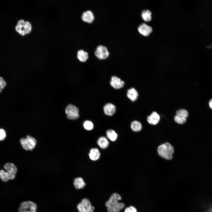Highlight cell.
Masks as SVG:
<instances>
[{
  "instance_id": "obj_1",
  "label": "cell",
  "mask_w": 212,
  "mask_h": 212,
  "mask_svg": "<svg viewBox=\"0 0 212 212\" xmlns=\"http://www.w3.org/2000/svg\"><path fill=\"white\" fill-rule=\"evenodd\" d=\"M158 155L167 160H171L174 152L173 147L169 143L166 142L159 146L158 148Z\"/></svg>"
},
{
  "instance_id": "obj_2",
  "label": "cell",
  "mask_w": 212,
  "mask_h": 212,
  "mask_svg": "<svg viewBox=\"0 0 212 212\" xmlns=\"http://www.w3.org/2000/svg\"><path fill=\"white\" fill-rule=\"evenodd\" d=\"M15 29L18 33L24 36L30 32L32 26L29 21H25L23 20H20L18 21Z\"/></svg>"
},
{
  "instance_id": "obj_3",
  "label": "cell",
  "mask_w": 212,
  "mask_h": 212,
  "mask_svg": "<svg viewBox=\"0 0 212 212\" xmlns=\"http://www.w3.org/2000/svg\"><path fill=\"white\" fill-rule=\"evenodd\" d=\"M20 142L22 148L27 150H32L37 144L36 140L30 135L27 136L26 138H21Z\"/></svg>"
},
{
  "instance_id": "obj_4",
  "label": "cell",
  "mask_w": 212,
  "mask_h": 212,
  "mask_svg": "<svg viewBox=\"0 0 212 212\" xmlns=\"http://www.w3.org/2000/svg\"><path fill=\"white\" fill-rule=\"evenodd\" d=\"M37 206L34 202L27 201L21 203L18 209L19 212H36Z\"/></svg>"
},
{
  "instance_id": "obj_5",
  "label": "cell",
  "mask_w": 212,
  "mask_h": 212,
  "mask_svg": "<svg viewBox=\"0 0 212 212\" xmlns=\"http://www.w3.org/2000/svg\"><path fill=\"white\" fill-rule=\"evenodd\" d=\"M77 208L79 212H93L95 208L87 198L83 199L78 204Z\"/></svg>"
},
{
  "instance_id": "obj_6",
  "label": "cell",
  "mask_w": 212,
  "mask_h": 212,
  "mask_svg": "<svg viewBox=\"0 0 212 212\" xmlns=\"http://www.w3.org/2000/svg\"><path fill=\"white\" fill-rule=\"evenodd\" d=\"M79 110L76 106L72 105H68L65 109L67 118L70 120H76L79 117Z\"/></svg>"
},
{
  "instance_id": "obj_7",
  "label": "cell",
  "mask_w": 212,
  "mask_h": 212,
  "mask_svg": "<svg viewBox=\"0 0 212 212\" xmlns=\"http://www.w3.org/2000/svg\"><path fill=\"white\" fill-rule=\"evenodd\" d=\"M95 54L99 59H105L107 58L109 55V52L107 48L102 45L98 46L95 51Z\"/></svg>"
},
{
  "instance_id": "obj_8",
  "label": "cell",
  "mask_w": 212,
  "mask_h": 212,
  "mask_svg": "<svg viewBox=\"0 0 212 212\" xmlns=\"http://www.w3.org/2000/svg\"><path fill=\"white\" fill-rule=\"evenodd\" d=\"M4 168L6 170L10 179H14L17 171V168L15 165L11 163H7L4 165Z\"/></svg>"
},
{
  "instance_id": "obj_9",
  "label": "cell",
  "mask_w": 212,
  "mask_h": 212,
  "mask_svg": "<svg viewBox=\"0 0 212 212\" xmlns=\"http://www.w3.org/2000/svg\"><path fill=\"white\" fill-rule=\"evenodd\" d=\"M121 199V196L116 193H113L110 197L109 200L105 203L107 208L111 207L118 202Z\"/></svg>"
},
{
  "instance_id": "obj_10",
  "label": "cell",
  "mask_w": 212,
  "mask_h": 212,
  "mask_svg": "<svg viewBox=\"0 0 212 212\" xmlns=\"http://www.w3.org/2000/svg\"><path fill=\"white\" fill-rule=\"evenodd\" d=\"M124 84L123 81L116 76L112 77L110 82L111 86L115 89H119L122 87Z\"/></svg>"
},
{
  "instance_id": "obj_11",
  "label": "cell",
  "mask_w": 212,
  "mask_h": 212,
  "mask_svg": "<svg viewBox=\"0 0 212 212\" xmlns=\"http://www.w3.org/2000/svg\"><path fill=\"white\" fill-rule=\"evenodd\" d=\"M138 29L140 34L145 36H148L152 31V28L145 23L140 25Z\"/></svg>"
},
{
  "instance_id": "obj_12",
  "label": "cell",
  "mask_w": 212,
  "mask_h": 212,
  "mask_svg": "<svg viewBox=\"0 0 212 212\" xmlns=\"http://www.w3.org/2000/svg\"><path fill=\"white\" fill-rule=\"evenodd\" d=\"M147 120L149 124L155 125L159 122L160 120V116L157 112H153L148 117Z\"/></svg>"
},
{
  "instance_id": "obj_13",
  "label": "cell",
  "mask_w": 212,
  "mask_h": 212,
  "mask_svg": "<svg viewBox=\"0 0 212 212\" xmlns=\"http://www.w3.org/2000/svg\"><path fill=\"white\" fill-rule=\"evenodd\" d=\"M105 113L108 116H112L115 113L116 111V107L114 105L111 103L106 104L103 108Z\"/></svg>"
},
{
  "instance_id": "obj_14",
  "label": "cell",
  "mask_w": 212,
  "mask_h": 212,
  "mask_svg": "<svg viewBox=\"0 0 212 212\" xmlns=\"http://www.w3.org/2000/svg\"><path fill=\"white\" fill-rule=\"evenodd\" d=\"M82 19L83 21L85 22L91 23L94 19V16L92 12L88 10L83 13Z\"/></svg>"
},
{
  "instance_id": "obj_15",
  "label": "cell",
  "mask_w": 212,
  "mask_h": 212,
  "mask_svg": "<svg viewBox=\"0 0 212 212\" xmlns=\"http://www.w3.org/2000/svg\"><path fill=\"white\" fill-rule=\"evenodd\" d=\"M127 95L130 100L132 101H134L137 98L138 93L136 89L134 88H132L128 90Z\"/></svg>"
},
{
  "instance_id": "obj_16",
  "label": "cell",
  "mask_w": 212,
  "mask_h": 212,
  "mask_svg": "<svg viewBox=\"0 0 212 212\" xmlns=\"http://www.w3.org/2000/svg\"><path fill=\"white\" fill-rule=\"evenodd\" d=\"M90 158L92 160L95 161L98 160L100 156V153L97 148L91 149L89 153Z\"/></svg>"
},
{
  "instance_id": "obj_17",
  "label": "cell",
  "mask_w": 212,
  "mask_h": 212,
  "mask_svg": "<svg viewBox=\"0 0 212 212\" xmlns=\"http://www.w3.org/2000/svg\"><path fill=\"white\" fill-rule=\"evenodd\" d=\"M124 204L122 202H118L115 205L107 208L108 212H119L125 207Z\"/></svg>"
},
{
  "instance_id": "obj_18",
  "label": "cell",
  "mask_w": 212,
  "mask_h": 212,
  "mask_svg": "<svg viewBox=\"0 0 212 212\" xmlns=\"http://www.w3.org/2000/svg\"><path fill=\"white\" fill-rule=\"evenodd\" d=\"M74 186L77 189H80L84 188L86 184L83 179L81 177L75 178L73 182Z\"/></svg>"
},
{
  "instance_id": "obj_19",
  "label": "cell",
  "mask_w": 212,
  "mask_h": 212,
  "mask_svg": "<svg viewBox=\"0 0 212 212\" xmlns=\"http://www.w3.org/2000/svg\"><path fill=\"white\" fill-rule=\"evenodd\" d=\"M97 144L102 149H105L108 146L109 142L107 138L104 136L100 137L97 141Z\"/></svg>"
},
{
  "instance_id": "obj_20",
  "label": "cell",
  "mask_w": 212,
  "mask_h": 212,
  "mask_svg": "<svg viewBox=\"0 0 212 212\" xmlns=\"http://www.w3.org/2000/svg\"><path fill=\"white\" fill-rule=\"evenodd\" d=\"M77 57L80 61L85 62L88 58V54L87 52L82 50H80L77 52Z\"/></svg>"
},
{
  "instance_id": "obj_21",
  "label": "cell",
  "mask_w": 212,
  "mask_h": 212,
  "mask_svg": "<svg viewBox=\"0 0 212 212\" xmlns=\"http://www.w3.org/2000/svg\"><path fill=\"white\" fill-rule=\"evenodd\" d=\"M130 127L132 131L135 132H138L141 130L142 125L140 122L134 120L131 123Z\"/></svg>"
},
{
  "instance_id": "obj_22",
  "label": "cell",
  "mask_w": 212,
  "mask_h": 212,
  "mask_svg": "<svg viewBox=\"0 0 212 212\" xmlns=\"http://www.w3.org/2000/svg\"><path fill=\"white\" fill-rule=\"evenodd\" d=\"M106 135L107 138L112 141H115L117 137V133L112 130H108L106 132Z\"/></svg>"
},
{
  "instance_id": "obj_23",
  "label": "cell",
  "mask_w": 212,
  "mask_h": 212,
  "mask_svg": "<svg viewBox=\"0 0 212 212\" xmlns=\"http://www.w3.org/2000/svg\"><path fill=\"white\" fill-rule=\"evenodd\" d=\"M151 12L148 10L143 11L141 14L143 19L145 21H149L151 19Z\"/></svg>"
},
{
  "instance_id": "obj_24",
  "label": "cell",
  "mask_w": 212,
  "mask_h": 212,
  "mask_svg": "<svg viewBox=\"0 0 212 212\" xmlns=\"http://www.w3.org/2000/svg\"><path fill=\"white\" fill-rule=\"evenodd\" d=\"M0 178L3 182H6L10 180L6 172L3 170H0Z\"/></svg>"
},
{
  "instance_id": "obj_25",
  "label": "cell",
  "mask_w": 212,
  "mask_h": 212,
  "mask_svg": "<svg viewBox=\"0 0 212 212\" xmlns=\"http://www.w3.org/2000/svg\"><path fill=\"white\" fill-rule=\"evenodd\" d=\"M83 126L86 130H90L93 128V124L92 122L90 120H86L83 123Z\"/></svg>"
},
{
  "instance_id": "obj_26",
  "label": "cell",
  "mask_w": 212,
  "mask_h": 212,
  "mask_svg": "<svg viewBox=\"0 0 212 212\" xmlns=\"http://www.w3.org/2000/svg\"><path fill=\"white\" fill-rule=\"evenodd\" d=\"M176 115L186 118L188 116V112L185 109H181L177 111Z\"/></svg>"
},
{
  "instance_id": "obj_27",
  "label": "cell",
  "mask_w": 212,
  "mask_h": 212,
  "mask_svg": "<svg viewBox=\"0 0 212 212\" xmlns=\"http://www.w3.org/2000/svg\"><path fill=\"white\" fill-rule=\"evenodd\" d=\"M174 120L176 122L180 124H184L186 121V118L177 115H175V116Z\"/></svg>"
},
{
  "instance_id": "obj_28",
  "label": "cell",
  "mask_w": 212,
  "mask_h": 212,
  "mask_svg": "<svg viewBox=\"0 0 212 212\" xmlns=\"http://www.w3.org/2000/svg\"><path fill=\"white\" fill-rule=\"evenodd\" d=\"M6 134L5 131L2 129H0V141L4 140L6 137Z\"/></svg>"
},
{
  "instance_id": "obj_29",
  "label": "cell",
  "mask_w": 212,
  "mask_h": 212,
  "mask_svg": "<svg viewBox=\"0 0 212 212\" xmlns=\"http://www.w3.org/2000/svg\"><path fill=\"white\" fill-rule=\"evenodd\" d=\"M124 212H137V211L134 207L131 206L126 208Z\"/></svg>"
},
{
  "instance_id": "obj_30",
  "label": "cell",
  "mask_w": 212,
  "mask_h": 212,
  "mask_svg": "<svg viewBox=\"0 0 212 212\" xmlns=\"http://www.w3.org/2000/svg\"><path fill=\"white\" fill-rule=\"evenodd\" d=\"M6 85V82L3 78L0 77V89H3Z\"/></svg>"
},
{
  "instance_id": "obj_31",
  "label": "cell",
  "mask_w": 212,
  "mask_h": 212,
  "mask_svg": "<svg viewBox=\"0 0 212 212\" xmlns=\"http://www.w3.org/2000/svg\"><path fill=\"white\" fill-rule=\"evenodd\" d=\"M205 212H212V204L209 206L208 208Z\"/></svg>"
},
{
  "instance_id": "obj_32",
  "label": "cell",
  "mask_w": 212,
  "mask_h": 212,
  "mask_svg": "<svg viewBox=\"0 0 212 212\" xmlns=\"http://www.w3.org/2000/svg\"><path fill=\"white\" fill-rule=\"evenodd\" d=\"M209 105L210 108L212 109V99L210 100L209 102Z\"/></svg>"
},
{
  "instance_id": "obj_33",
  "label": "cell",
  "mask_w": 212,
  "mask_h": 212,
  "mask_svg": "<svg viewBox=\"0 0 212 212\" xmlns=\"http://www.w3.org/2000/svg\"><path fill=\"white\" fill-rule=\"evenodd\" d=\"M1 90L0 89V92H1Z\"/></svg>"
}]
</instances>
